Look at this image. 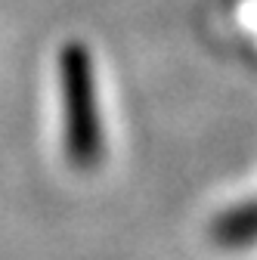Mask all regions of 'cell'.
<instances>
[{"label":"cell","instance_id":"6da1fadb","mask_svg":"<svg viewBox=\"0 0 257 260\" xmlns=\"http://www.w3.org/2000/svg\"><path fill=\"white\" fill-rule=\"evenodd\" d=\"M59 87H62V140L72 168L93 171L103 161L106 134L96 100V69L87 44L69 41L59 50Z\"/></svg>","mask_w":257,"mask_h":260},{"label":"cell","instance_id":"7a4b0ae2","mask_svg":"<svg viewBox=\"0 0 257 260\" xmlns=\"http://www.w3.org/2000/svg\"><path fill=\"white\" fill-rule=\"evenodd\" d=\"M211 236L220 248L257 245V199H248L230 211H223L211 226Z\"/></svg>","mask_w":257,"mask_h":260}]
</instances>
